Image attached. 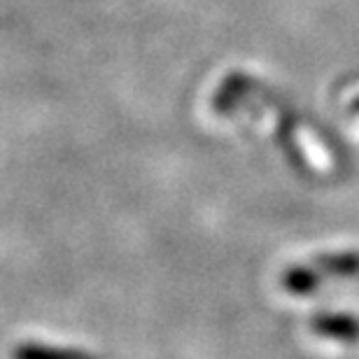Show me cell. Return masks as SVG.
Segmentation results:
<instances>
[{
  "label": "cell",
  "instance_id": "cell-1",
  "mask_svg": "<svg viewBox=\"0 0 359 359\" xmlns=\"http://www.w3.org/2000/svg\"><path fill=\"white\" fill-rule=\"evenodd\" d=\"M313 332L327 339H336L343 343H355L359 341V320L353 315L343 313H320L311 320Z\"/></svg>",
  "mask_w": 359,
  "mask_h": 359
},
{
  "label": "cell",
  "instance_id": "cell-2",
  "mask_svg": "<svg viewBox=\"0 0 359 359\" xmlns=\"http://www.w3.org/2000/svg\"><path fill=\"white\" fill-rule=\"evenodd\" d=\"M322 283V271L315 266H292L285 271L283 285L287 292L297 294V297H306V294L315 292Z\"/></svg>",
  "mask_w": 359,
  "mask_h": 359
},
{
  "label": "cell",
  "instance_id": "cell-3",
  "mask_svg": "<svg viewBox=\"0 0 359 359\" xmlns=\"http://www.w3.org/2000/svg\"><path fill=\"white\" fill-rule=\"evenodd\" d=\"M315 266L327 276L336 278H353L359 276V252H336L322 255L315 259Z\"/></svg>",
  "mask_w": 359,
  "mask_h": 359
},
{
  "label": "cell",
  "instance_id": "cell-4",
  "mask_svg": "<svg viewBox=\"0 0 359 359\" xmlns=\"http://www.w3.org/2000/svg\"><path fill=\"white\" fill-rule=\"evenodd\" d=\"M14 359H91L77 350H63V348H49L42 343H24L14 348Z\"/></svg>",
  "mask_w": 359,
  "mask_h": 359
}]
</instances>
